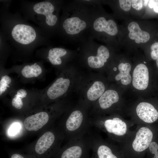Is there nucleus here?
<instances>
[{
	"label": "nucleus",
	"instance_id": "obj_1",
	"mask_svg": "<svg viewBox=\"0 0 158 158\" xmlns=\"http://www.w3.org/2000/svg\"><path fill=\"white\" fill-rule=\"evenodd\" d=\"M99 0H72L68 4L62 27L71 42H80L87 37Z\"/></svg>",
	"mask_w": 158,
	"mask_h": 158
},
{
	"label": "nucleus",
	"instance_id": "obj_2",
	"mask_svg": "<svg viewBox=\"0 0 158 158\" xmlns=\"http://www.w3.org/2000/svg\"><path fill=\"white\" fill-rule=\"evenodd\" d=\"M80 43L78 58L81 65L95 71L105 66L110 56L108 47L97 44L89 37Z\"/></svg>",
	"mask_w": 158,
	"mask_h": 158
},
{
	"label": "nucleus",
	"instance_id": "obj_3",
	"mask_svg": "<svg viewBox=\"0 0 158 158\" xmlns=\"http://www.w3.org/2000/svg\"><path fill=\"white\" fill-rule=\"evenodd\" d=\"M118 32L117 24L114 19L99 7L95 13L87 37L110 43Z\"/></svg>",
	"mask_w": 158,
	"mask_h": 158
},
{
	"label": "nucleus",
	"instance_id": "obj_4",
	"mask_svg": "<svg viewBox=\"0 0 158 158\" xmlns=\"http://www.w3.org/2000/svg\"><path fill=\"white\" fill-rule=\"evenodd\" d=\"M76 67L72 65L65 74L59 77L47 91L50 99H55L64 95L75 86H80L82 78Z\"/></svg>",
	"mask_w": 158,
	"mask_h": 158
},
{
	"label": "nucleus",
	"instance_id": "obj_5",
	"mask_svg": "<svg viewBox=\"0 0 158 158\" xmlns=\"http://www.w3.org/2000/svg\"><path fill=\"white\" fill-rule=\"evenodd\" d=\"M90 79L84 83L82 81L84 84L81 82L80 86H82L85 99L90 102H95L105 91V86L102 81L96 79V76Z\"/></svg>",
	"mask_w": 158,
	"mask_h": 158
},
{
	"label": "nucleus",
	"instance_id": "obj_6",
	"mask_svg": "<svg viewBox=\"0 0 158 158\" xmlns=\"http://www.w3.org/2000/svg\"><path fill=\"white\" fill-rule=\"evenodd\" d=\"M11 35L16 41L23 44L31 43L35 40L36 36V32L32 27L21 24H17L14 27Z\"/></svg>",
	"mask_w": 158,
	"mask_h": 158
},
{
	"label": "nucleus",
	"instance_id": "obj_7",
	"mask_svg": "<svg viewBox=\"0 0 158 158\" xmlns=\"http://www.w3.org/2000/svg\"><path fill=\"white\" fill-rule=\"evenodd\" d=\"M149 81V72L147 66L142 63L138 65L133 71L132 81L133 86L139 90H144L147 87Z\"/></svg>",
	"mask_w": 158,
	"mask_h": 158
},
{
	"label": "nucleus",
	"instance_id": "obj_8",
	"mask_svg": "<svg viewBox=\"0 0 158 158\" xmlns=\"http://www.w3.org/2000/svg\"><path fill=\"white\" fill-rule=\"evenodd\" d=\"M153 133L148 128L142 127L138 131L132 143V147L136 151L140 152L147 149L151 142Z\"/></svg>",
	"mask_w": 158,
	"mask_h": 158
},
{
	"label": "nucleus",
	"instance_id": "obj_9",
	"mask_svg": "<svg viewBox=\"0 0 158 158\" xmlns=\"http://www.w3.org/2000/svg\"><path fill=\"white\" fill-rule=\"evenodd\" d=\"M55 8L52 4L47 1L37 3L33 7V10L36 13L45 16L47 24L52 27L55 26L58 21L57 16L53 13Z\"/></svg>",
	"mask_w": 158,
	"mask_h": 158
},
{
	"label": "nucleus",
	"instance_id": "obj_10",
	"mask_svg": "<svg viewBox=\"0 0 158 158\" xmlns=\"http://www.w3.org/2000/svg\"><path fill=\"white\" fill-rule=\"evenodd\" d=\"M136 111L139 117L143 121L151 123L158 118V112L151 104L146 102L140 103L137 106Z\"/></svg>",
	"mask_w": 158,
	"mask_h": 158
},
{
	"label": "nucleus",
	"instance_id": "obj_11",
	"mask_svg": "<svg viewBox=\"0 0 158 158\" xmlns=\"http://www.w3.org/2000/svg\"><path fill=\"white\" fill-rule=\"evenodd\" d=\"M49 116L45 112H41L27 117L24 121L25 128L29 131H37L48 122Z\"/></svg>",
	"mask_w": 158,
	"mask_h": 158
},
{
	"label": "nucleus",
	"instance_id": "obj_12",
	"mask_svg": "<svg viewBox=\"0 0 158 158\" xmlns=\"http://www.w3.org/2000/svg\"><path fill=\"white\" fill-rule=\"evenodd\" d=\"M76 56L75 51L55 47L50 49L49 51L48 59L52 65H59L63 62L62 58L64 57L73 60Z\"/></svg>",
	"mask_w": 158,
	"mask_h": 158
},
{
	"label": "nucleus",
	"instance_id": "obj_13",
	"mask_svg": "<svg viewBox=\"0 0 158 158\" xmlns=\"http://www.w3.org/2000/svg\"><path fill=\"white\" fill-rule=\"evenodd\" d=\"M128 28L129 32L128 37L131 40H135L137 44L147 42L150 39V35L146 31L142 30L136 22H132L128 25Z\"/></svg>",
	"mask_w": 158,
	"mask_h": 158
},
{
	"label": "nucleus",
	"instance_id": "obj_14",
	"mask_svg": "<svg viewBox=\"0 0 158 158\" xmlns=\"http://www.w3.org/2000/svg\"><path fill=\"white\" fill-rule=\"evenodd\" d=\"M104 124L108 132L116 135H122L126 132V124L119 118L115 117L112 119L107 120L104 121Z\"/></svg>",
	"mask_w": 158,
	"mask_h": 158
},
{
	"label": "nucleus",
	"instance_id": "obj_15",
	"mask_svg": "<svg viewBox=\"0 0 158 158\" xmlns=\"http://www.w3.org/2000/svg\"><path fill=\"white\" fill-rule=\"evenodd\" d=\"M55 136L50 131L43 134L38 140L35 147L36 153L42 155L45 153L49 149L54 142Z\"/></svg>",
	"mask_w": 158,
	"mask_h": 158
},
{
	"label": "nucleus",
	"instance_id": "obj_16",
	"mask_svg": "<svg viewBox=\"0 0 158 158\" xmlns=\"http://www.w3.org/2000/svg\"><path fill=\"white\" fill-rule=\"evenodd\" d=\"M84 118L82 111L76 109L73 111L67 118L66 122L67 129L70 131L77 130L81 126Z\"/></svg>",
	"mask_w": 158,
	"mask_h": 158
},
{
	"label": "nucleus",
	"instance_id": "obj_17",
	"mask_svg": "<svg viewBox=\"0 0 158 158\" xmlns=\"http://www.w3.org/2000/svg\"><path fill=\"white\" fill-rule=\"evenodd\" d=\"M119 100V96L117 92L112 90L105 91L97 100L100 107L103 109L109 108Z\"/></svg>",
	"mask_w": 158,
	"mask_h": 158
},
{
	"label": "nucleus",
	"instance_id": "obj_18",
	"mask_svg": "<svg viewBox=\"0 0 158 158\" xmlns=\"http://www.w3.org/2000/svg\"><path fill=\"white\" fill-rule=\"evenodd\" d=\"M118 68L120 72L115 77V80L116 81L121 80V83L124 85L129 84L132 80L130 73L131 69L130 64L128 63H121L119 64Z\"/></svg>",
	"mask_w": 158,
	"mask_h": 158
},
{
	"label": "nucleus",
	"instance_id": "obj_19",
	"mask_svg": "<svg viewBox=\"0 0 158 158\" xmlns=\"http://www.w3.org/2000/svg\"><path fill=\"white\" fill-rule=\"evenodd\" d=\"M86 152L79 145H75L68 148L61 154L60 158H85Z\"/></svg>",
	"mask_w": 158,
	"mask_h": 158
},
{
	"label": "nucleus",
	"instance_id": "obj_20",
	"mask_svg": "<svg viewBox=\"0 0 158 158\" xmlns=\"http://www.w3.org/2000/svg\"><path fill=\"white\" fill-rule=\"evenodd\" d=\"M42 72L41 67L36 63L25 66L22 70V75L26 78L36 77L40 75Z\"/></svg>",
	"mask_w": 158,
	"mask_h": 158
},
{
	"label": "nucleus",
	"instance_id": "obj_21",
	"mask_svg": "<svg viewBox=\"0 0 158 158\" xmlns=\"http://www.w3.org/2000/svg\"><path fill=\"white\" fill-rule=\"evenodd\" d=\"M27 95V92L25 90L21 89L18 90L14 97L12 99V106L17 109H21L23 104L22 99L25 97Z\"/></svg>",
	"mask_w": 158,
	"mask_h": 158
},
{
	"label": "nucleus",
	"instance_id": "obj_22",
	"mask_svg": "<svg viewBox=\"0 0 158 158\" xmlns=\"http://www.w3.org/2000/svg\"><path fill=\"white\" fill-rule=\"evenodd\" d=\"M98 158H117L112 152L111 150L105 145H101L97 152Z\"/></svg>",
	"mask_w": 158,
	"mask_h": 158
},
{
	"label": "nucleus",
	"instance_id": "obj_23",
	"mask_svg": "<svg viewBox=\"0 0 158 158\" xmlns=\"http://www.w3.org/2000/svg\"><path fill=\"white\" fill-rule=\"evenodd\" d=\"M11 82L10 78L5 75L1 77L0 81V95H1L9 87V85Z\"/></svg>",
	"mask_w": 158,
	"mask_h": 158
},
{
	"label": "nucleus",
	"instance_id": "obj_24",
	"mask_svg": "<svg viewBox=\"0 0 158 158\" xmlns=\"http://www.w3.org/2000/svg\"><path fill=\"white\" fill-rule=\"evenodd\" d=\"M20 128V124L18 123H15L13 124L9 128L8 133L10 135H14L17 134Z\"/></svg>",
	"mask_w": 158,
	"mask_h": 158
},
{
	"label": "nucleus",
	"instance_id": "obj_25",
	"mask_svg": "<svg viewBox=\"0 0 158 158\" xmlns=\"http://www.w3.org/2000/svg\"><path fill=\"white\" fill-rule=\"evenodd\" d=\"M118 2L120 7L123 11H128L130 9L132 0H120Z\"/></svg>",
	"mask_w": 158,
	"mask_h": 158
},
{
	"label": "nucleus",
	"instance_id": "obj_26",
	"mask_svg": "<svg viewBox=\"0 0 158 158\" xmlns=\"http://www.w3.org/2000/svg\"><path fill=\"white\" fill-rule=\"evenodd\" d=\"M150 53L151 58L156 60L158 58V42H155L151 46Z\"/></svg>",
	"mask_w": 158,
	"mask_h": 158
},
{
	"label": "nucleus",
	"instance_id": "obj_27",
	"mask_svg": "<svg viewBox=\"0 0 158 158\" xmlns=\"http://www.w3.org/2000/svg\"><path fill=\"white\" fill-rule=\"evenodd\" d=\"M150 152L154 154V157L152 158H158V145L154 142H151L149 146Z\"/></svg>",
	"mask_w": 158,
	"mask_h": 158
},
{
	"label": "nucleus",
	"instance_id": "obj_28",
	"mask_svg": "<svg viewBox=\"0 0 158 158\" xmlns=\"http://www.w3.org/2000/svg\"><path fill=\"white\" fill-rule=\"evenodd\" d=\"M142 0H132L131 6L132 7L136 10H140L143 7Z\"/></svg>",
	"mask_w": 158,
	"mask_h": 158
},
{
	"label": "nucleus",
	"instance_id": "obj_29",
	"mask_svg": "<svg viewBox=\"0 0 158 158\" xmlns=\"http://www.w3.org/2000/svg\"><path fill=\"white\" fill-rule=\"evenodd\" d=\"M153 9L154 12L158 13V0H154Z\"/></svg>",
	"mask_w": 158,
	"mask_h": 158
},
{
	"label": "nucleus",
	"instance_id": "obj_30",
	"mask_svg": "<svg viewBox=\"0 0 158 158\" xmlns=\"http://www.w3.org/2000/svg\"><path fill=\"white\" fill-rule=\"evenodd\" d=\"M11 158H24L21 155L18 154H13L11 156Z\"/></svg>",
	"mask_w": 158,
	"mask_h": 158
},
{
	"label": "nucleus",
	"instance_id": "obj_31",
	"mask_svg": "<svg viewBox=\"0 0 158 158\" xmlns=\"http://www.w3.org/2000/svg\"><path fill=\"white\" fill-rule=\"evenodd\" d=\"M149 1H144V5L145 6H146L147 4V3H149Z\"/></svg>",
	"mask_w": 158,
	"mask_h": 158
},
{
	"label": "nucleus",
	"instance_id": "obj_32",
	"mask_svg": "<svg viewBox=\"0 0 158 158\" xmlns=\"http://www.w3.org/2000/svg\"><path fill=\"white\" fill-rule=\"evenodd\" d=\"M156 64L158 68V58L156 60Z\"/></svg>",
	"mask_w": 158,
	"mask_h": 158
},
{
	"label": "nucleus",
	"instance_id": "obj_33",
	"mask_svg": "<svg viewBox=\"0 0 158 158\" xmlns=\"http://www.w3.org/2000/svg\"><path fill=\"white\" fill-rule=\"evenodd\" d=\"M113 70L115 71H116L117 70V68L116 67H114V68H113Z\"/></svg>",
	"mask_w": 158,
	"mask_h": 158
}]
</instances>
